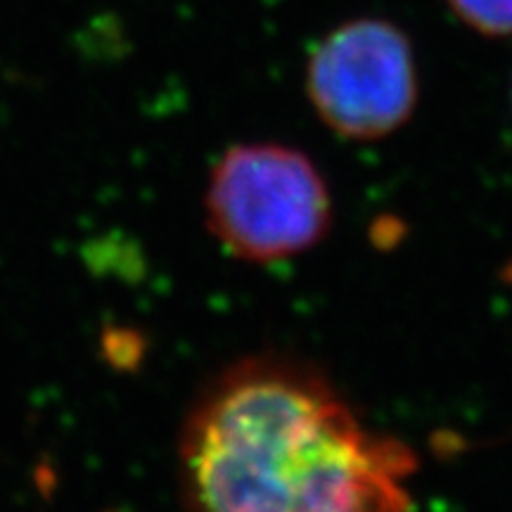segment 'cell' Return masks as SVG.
Returning <instances> with one entry per match:
<instances>
[{
	"label": "cell",
	"mask_w": 512,
	"mask_h": 512,
	"mask_svg": "<svg viewBox=\"0 0 512 512\" xmlns=\"http://www.w3.org/2000/svg\"><path fill=\"white\" fill-rule=\"evenodd\" d=\"M178 463L195 512H413L411 448L285 361L240 363L211 384Z\"/></svg>",
	"instance_id": "cell-1"
},
{
	"label": "cell",
	"mask_w": 512,
	"mask_h": 512,
	"mask_svg": "<svg viewBox=\"0 0 512 512\" xmlns=\"http://www.w3.org/2000/svg\"><path fill=\"white\" fill-rule=\"evenodd\" d=\"M207 219L216 240L254 264L292 259L316 247L332 223V200L318 166L278 143L230 147L214 166Z\"/></svg>",
	"instance_id": "cell-2"
},
{
	"label": "cell",
	"mask_w": 512,
	"mask_h": 512,
	"mask_svg": "<svg viewBox=\"0 0 512 512\" xmlns=\"http://www.w3.org/2000/svg\"><path fill=\"white\" fill-rule=\"evenodd\" d=\"M304 88L318 119L339 138L370 143L411 121L420 100L411 36L384 17H356L311 48Z\"/></svg>",
	"instance_id": "cell-3"
},
{
	"label": "cell",
	"mask_w": 512,
	"mask_h": 512,
	"mask_svg": "<svg viewBox=\"0 0 512 512\" xmlns=\"http://www.w3.org/2000/svg\"><path fill=\"white\" fill-rule=\"evenodd\" d=\"M463 27L484 38H512V0H446Z\"/></svg>",
	"instance_id": "cell-4"
}]
</instances>
